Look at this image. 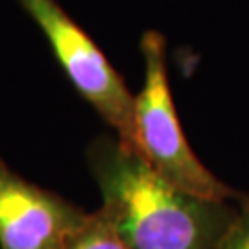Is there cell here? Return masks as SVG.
Listing matches in <instances>:
<instances>
[{
	"mask_svg": "<svg viewBox=\"0 0 249 249\" xmlns=\"http://www.w3.org/2000/svg\"><path fill=\"white\" fill-rule=\"evenodd\" d=\"M87 162L125 249H218L238 213L231 201L174 187L116 137L94 139Z\"/></svg>",
	"mask_w": 249,
	"mask_h": 249,
	"instance_id": "6da1fadb",
	"label": "cell"
},
{
	"mask_svg": "<svg viewBox=\"0 0 249 249\" xmlns=\"http://www.w3.org/2000/svg\"><path fill=\"white\" fill-rule=\"evenodd\" d=\"M141 52L144 83L135 96V151L160 178L185 192L218 201L242 199L244 196L216 178L188 144L170 89L164 36L148 30L141 37Z\"/></svg>",
	"mask_w": 249,
	"mask_h": 249,
	"instance_id": "7a4b0ae2",
	"label": "cell"
},
{
	"mask_svg": "<svg viewBox=\"0 0 249 249\" xmlns=\"http://www.w3.org/2000/svg\"><path fill=\"white\" fill-rule=\"evenodd\" d=\"M17 2L45 34L55 59L74 89L115 129L118 141L133 148L135 96L94 39L63 9L57 0Z\"/></svg>",
	"mask_w": 249,
	"mask_h": 249,
	"instance_id": "3957f363",
	"label": "cell"
},
{
	"mask_svg": "<svg viewBox=\"0 0 249 249\" xmlns=\"http://www.w3.org/2000/svg\"><path fill=\"white\" fill-rule=\"evenodd\" d=\"M89 213L0 159V249H65Z\"/></svg>",
	"mask_w": 249,
	"mask_h": 249,
	"instance_id": "277c9868",
	"label": "cell"
},
{
	"mask_svg": "<svg viewBox=\"0 0 249 249\" xmlns=\"http://www.w3.org/2000/svg\"><path fill=\"white\" fill-rule=\"evenodd\" d=\"M65 249H125V246L104 211L98 209L89 214L87 222L72 234Z\"/></svg>",
	"mask_w": 249,
	"mask_h": 249,
	"instance_id": "5b68a950",
	"label": "cell"
},
{
	"mask_svg": "<svg viewBox=\"0 0 249 249\" xmlns=\"http://www.w3.org/2000/svg\"><path fill=\"white\" fill-rule=\"evenodd\" d=\"M218 249H249V196H244L238 213Z\"/></svg>",
	"mask_w": 249,
	"mask_h": 249,
	"instance_id": "8992f818",
	"label": "cell"
}]
</instances>
